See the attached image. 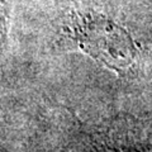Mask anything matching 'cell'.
<instances>
[{"label": "cell", "mask_w": 152, "mask_h": 152, "mask_svg": "<svg viewBox=\"0 0 152 152\" xmlns=\"http://www.w3.org/2000/svg\"><path fill=\"white\" fill-rule=\"evenodd\" d=\"M71 36L88 56L115 72L127 71L136 60L137 48L129 33L103 15L74 17Z\"/></svg>", "instance_id": "6da1fadb"}]
</instances>
